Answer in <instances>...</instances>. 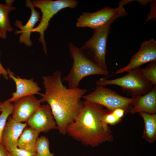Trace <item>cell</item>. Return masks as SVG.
<instances>
[{
	"label": "cell",
	"mask_w": 156,
	"mask_h": 156,
	"mask_svg": "<svg viewBox=\"0 0 156 156\" xmlns=\"http://www.w3.org/2000/svg\"><path fill=\"white\" fill-rule=\"evenodd\" d=\"M68 48L73 61L72 66L68 74L62 79V82H67L68 88L78 87L79 83L85 77L93 75H101L107 77L108 70L99 67L79 48L70 42Z\"/></svg>",
	"instance_id": "3"
},
{
	"label": "cell",
	"mask_w": 156,
	"mask_h": 156,
	"mask_svg": "<svg viewBox=\"0 0 156 156\" xmlns=\"http://www.w3.org/2000/svg\"><path fill=\"white\" fill-rule=\"evenodd\" d=\"M41 102L34 95L23 97L14 102L12 118L20 122H26L41 105Z\"/></svg>",
	"instance_id": "11"
},
{
	"label": "cell",
	"mask_w": 156,
	"mask_h": 156,
	"mask_svg": "<svg viewBox=\"0 0 156 156\" xmlns=\"http://www.w3.org/2000/svg\"><path fill=\"white\" fill-rule=\"evenodd\" d=\"M27 126L40 133H46L57 126L49 105H41L26 122Z\"/></svg>",
	"instance_id": "10"
},
{
	"label": "cell",
	"mask_w": 156,
	"mask_h": 156,
	"mask_svg": "<svg viewBox=\"0 0 156 156\" xmlns=\"http://www.w3.org/2000/svg\"><path fill=\"white\" fill-rule=\"evenodd\" d=\"M44 88V93L39 94L41 103L49 105L55 121L57 129L63 135L66 134L68 125L73 121L79 113L83 104L81 99L87 90L79 87L70 88L64 86L59 70L51 75L42 78Z\"/></svg>",
	"instance_id": "1"
},
{
	"label": "cell",
	"mask_w": 156,
	"mask_h": 156,
	"mask_svg": "<svg viewBox=\"0 0 156 156\" xmlns=\"http://www.w3.org/2000/svg\"><path fill=\"white\" fill-rule=\"evenodd\" d=\"M120 118L112 112H110L104 116V120L108 125H113L119 122L120 120Z\"/></svg>",
	"instance_id": "23"
},
{
	"label": "cell",
	"mask_w": 156,
	"mask_h": 156,
	"mask_svg": "<svg viewBox=\"0 0 156 156\" xmlns=\"http://www.w3.org/2000/svg\"><path fill=\"white\" fill-rule=\"evenodd\" d=\"M14 0H6L4 4L0 3V38L6 39L7 32L14 30L9 19L10 12L16 9L12 6Z\"/></svg>",
	"instance_id": "16"
},
{
	"label": "cell",
	"mask_w": 156,
	"mask_h": 156,
	"mask_svg": "<svg viewBox=\"0 0 156 156\" xmlns=\"http://www.w3.org/2000/svg\"><path fill=\"white\" fill-rule=\"evenodd\" d=\"M85 100L100 105L110 112L120 108L127 110L132 105L133 97L122 96L104 86H97L94 90L83 97Z\"/></svg>",
	"instance_id": "8"
},
{
	"label": "cell",
	"mask_w": 156,
	"mask_h": 156,
	"mask_svg": "<svg viewBox=\"0 0 156 156\" xmlns=\"http://www.w3.org/2000/svg\"><path fill=\"white\" fill-rule=\"evenodd\" d=\"M151 3V11L148 15L146 21L151 20L156 21V0H152Z\"/></svg>",
	"instance_id": "24"
},
{
	"label": "cell",
	"mask_w": 156,
	"mask_h": 156,
	"mask_svg": "<svg viewBox=\"0 0 156 156\" xmlns=\"http://www.w3.org/2000/svg\"></svg>",
	"instance_id": "30"
},
{
	"label": "cell",
	"mask_w": 156,
	"mask_h": 156,
	"mask_svg": "<svg viewBox=\"0 0 156 156\" xmlns=\"http://www.w3.org/2000/svg\"><path fill=\"white\" fill-rule=\"evenodd\" d=\"M40 133L29 127H26L18 138V147L29 152H35L36 143Z\"/></svg>",
	"instance_id": "17"
},
{
	"label": "cell",
	"mask_w": 156,
	"mask_h": 156,
	"mask_svg": "<svg viewBox=\"0 0 156 156\" xmlns=\"http://www.w3.org/2000/svg\"><path fill=\"white\" fill-rule=\"evenodd\" d=\"M4 105L1 109L0 114V144H1L2 132L5 125L7 120L10 115L12 114L13 104L12 103L6 100Z\"/></svg>",
	"instance_id": "20"
},
{
	"label": "cell",
	"mask_w": 156,
	"mask_h": 156,
	"mask_svg": "<svg viewBox=\"0 0 156 156\" xmlns=\"http://www.w3.org/2000/svg\"><path fill=\"white\" fill-rule=\"evenodd\" d=\"M6 70L9 77L14 81L16 86L15 92L12 93L11 97L7 99L9 102L12 103L23 97L39 94L41 89L38 83L34 81L33 78H21L15 75L9 68Z\"/></svg>",
	"instance_id": "12"
},
{
	"label": "cell",
	"mask_w": 156,
	"mask_h": 156,
	"mask_svg": "<svg viewBox=\"0 0 156 156\" xmlns=\"http://www.w3.org/2000/svg\"><path fill=\"white\" fill-rule=\"evenodd\" d=\"M133 101L130 108L131 114L144 112L150 114L156 113V87L147 93L133 97Z\"/></svg>",
	"instance_id": "15"
},
{
	"label": "cell",
	"mask_w": 156,
	"mask_h": 156,
	"mask_svg": "<svg viewBox=\"0 0 156 156\" xmlns=\"http://www.w3.org/2000/svg\"><path fill=\"white\" fill-rule=\"evenodd\" d=\"M1 55V52L0 51V76L2 75L4 78L8 80V75L7 71L2 65L0 61V56Z\"/></svg>",
	"instance_id": "25"
},
{
	"label": "cell",
	"mask_w": 156,
	"mask_h": 156,
	"mask_svg": "<svg viewBox=\"0 0 156 156\" xmlns=\"http://www.w3.org/2000/svg\"><path fill=\"white\" fill-rule=\"evenodd\" d=\"M128 14L123 7L119 6L113 8L106 6L94 12H83L77 18L76 26L89 27L96 31L110 21L114 22L118 18Z\"/></svg>",
	"instance_id": "7"
},
{
	"label": "cell",
	"mask_w": 156,
	"mask_h": 156,
	"mask_svg": "<svg viewBox=\"0 0 156 156\" xmlns=\"http://www.w3.org/2000/svg\"><path fill=\"white\" fill-rule=\"evenodd\" d=\"M114 22L110 21L100 29L94 31L91 38L80 48L99 67L106 70L107 41L111 24Z\"/></svg>",
	"instance_id": "5"
},
{
	"label": "cell",
	"mask_w": 156,
	"mask_h": 156,
	"mask_svg": "<svg viewBox=\"0 0 156 156\" xmlns=\"http://www.w3.org/2000/svg\"><path fill=\"white\" fill-rule=\"evenodd\" d=\"M5 103V101H4L3 103H2L1 104H0V112H1V109L2 107L4 105Z\"/></svg>",
	"instance_id": "28"
},
{
	"label": "cell",
	"mask_w": 156,
	"mask_h": 156,
	"mask_svg": "<svg viewBox=\"0 0 156 156\" xmlns=\"http://www.w3.org/2000/svg\"><path fill=\"white\" fill-rule=\"evenodd\" d=\"M144 77L152 85H156V61L151 62L146 67L140 69Z\"/></svg>",
	"instance_id": "21"
},
{
	"label": "cell",
	"mask_w": 156,
	"mask_h": 156,
	"mask_svg": "<svg viewBox=\"0 0 156 156\" xmlns=\"http://www.w3.org/2000/svg\"><path fill=\"white\" fill-rule=\"evenodd\" d=\"M31 1L33 7L39 8L42 13L40 23L32 29L31 33L39 34L38 41L42 44L43 51L47 55L44 34L48 29L50 21L61 10L67 8L73 9L76 8L79 4L78 1L76 0H36Z\"/></svg>",
	"instance_id": "4"
},
{
	"label": "cell",
	"mask_w": 156,
	"mask_h": 156,
	"mask_svg": "<svg viewBox=\"0 0 156 156\" xmlns=\"http://www.w3.org/2000/svg\"><path fill=\"white\" fill-rule=\"evenodd\" d=\"M139 114L144 122L143 138L149 142L153 143L156 139V114L144 112Z\"/></svg>",
	"instance_id": "18"
},
{
	"label": "cell",
	"mask_w": 156,
	"mask_h": 156,
	"mask_svg": "<svg viewBox=\"0 0 156 156\" xmlns=\"http://www.w3.org/2000/svg\"><path fill=\"white\" fill-rule=\"evenodd\" d=\"M125 76L116 79L108 80L102 78L96 81L97 86L116 85L130 92L134 96L142 95L148 92L153 86L142 75L140 67L132 69Z\"/></svg>",
	"instance_id": "6"
},
{
	"label": "cell",
	"mask_w": 156,
	"mask_h": 156,
	"mask_svg": "<svg viewBox=\"0 0 156 156\" xmlns=\"http://www.w3.org/2000/svg\"><path fill=\"white\" fill-rule=\"evenodd\" d=\"M110 112L100 105L85 100L79 113L67 126L66 134L85 146L93 148L113 141L111 129L104 120Z\"/></svg>",
	"instance_id": "2"
},
{
	"label": "cell",
	"mask_w": 156,
	"mask_h": 156,
	"mask_svg": "<svg viewBox=\"0 0 156 156\" xmlns=\"http://www.w3.org/2000/svg\"><path fill=\"white\" fill-rule=\"evenodd\" d=\"M0 156H9L8 151L1 144H0Z\"/></svg>",
	"instance_id": "26"
},
{
	"label": "cell",
	"mask_w": 156,
	"mask_h": 156,
	"mask_svg": "<svg viewBox=\"0 0 156 156\" xmlns=\"http://www.w3.org/2000/svg\"><path fill=\"white\" fill-rule=\"evenodd\" d=\"M154 61H156V41L152 39L142 42L138 51L132 57L129 63L124 67L118 69L113 75L127 72Z\"/></svg>",
	"instance_id": "9"
},
{
	"label": "cell",
	"mask_w": 156,
	"mask_h": 156,
	"mask_svg": "<svg viewBox=\"0 0 156 156\" xmlns=\"http://www.w3.org/2000/svg\"><path fill=\"white\" fill-rule=\"evenodd\" d=\"M27 125L26 122H20L10 117L3 131L1 144L8 151H12L18 147V138Z\"/></svg>",
	"instance_id": "13"
},
{
	"label": "cell",
	"mask_w": 156,
	"mask_h": 156,
	"mask_svg": "<svg viewBox=\"0 0 156 156\" xmlns=\"http://www.w3.org/2000/svg\"><path fill=\"white\" fill-rule=\"evenodd\" d=\"M25 6L29 8L31 11V14L28 21L24 25L23 22L17 20L15 22V25L18 27L20 30L16 31L15 34H21L19 38V42L20 44H23L27 47H30L32 45L30 39L31 31L34 28L37 22L40 21V12H38L33 6L31 1L30 0L26 1Z\"/></svg>",
	"instance_id": "14"
},
{
	"label": "cell",
	"mask_w": 156,
	"mask_h": 156,
	"mask_svg": "<svg viewBox=\"0 0 156 156\" xmlns=\"http://www.w3.org/2000/svg\"><path fill=\"white\" fill-rule=\"evenodd\" d=\"M9 156H37L36 152L31 153L17 147L12 151H8Z\"/></svg>",
	"instance_id": "22"
},
{
	"label": "cell",
	"mask_w": 156,
	"mask_h": 156,
	"mask_svg": "<svg viewBox=\"0 0 156 156\" xmlns=\"http://www.w3.org/2000/svg\"><path fill=\"white\" fill-rule=\"evenodd\" d=\"M1 103H1L0 101V104H1Z\"/></svg>",
	"instance_id": "29"
},
{
	"label": "cell",
	"mask_w": 156,
	"mask_h": 156,
	"mask_svg": "<svg viewBox=\"0 0 156 156\" xmlns=\"http://www.w3.org/2000/svg\"><path fill=\"white\" fill-rule=\"evenodd\" d=\"M143 6H145L147 3H151L152 0H136Z\"/></svg>",
	"instance_id": "27"
},
{
	"label": "cell",
	"mask_w": 156,
	"mask_h": 156,
	"mask_svg": "<svg viewBox=\"0 0 156 156\" xmlns=\"http://www.w3.org/2000/svg\"><path fill=\"white\" fill-rule=\"evenodd\" d=\"M49 144V140L47 137L42 135L39 137L35 148L37 156H54L50 151Z\"/></svg>",
	"instance_id": "19"
}]
</instances>
